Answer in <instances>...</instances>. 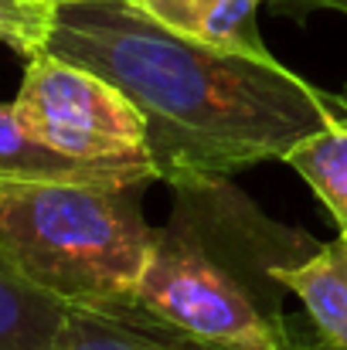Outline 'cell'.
Wrapping results in <instances>:
<instances>
[{
	"label": "cell",
	"mask_w": 347,
	"mask_h": 350,
	"mask_svg": "<svg viewBox=\"0 0 347 350\" xmlns=\"http://www.w3.org/2000/svg\"><path fill=\"white\" fill-rule=\"evenodd\" d=\"M310 350H324L320 344H317V337H313V344H310Z\"/></svg>",
	"instance_id": "cell-15"
},
{
	"label": "cell",
	"mask_w": 347,
	"mask_h": 350,
	"mask_svg": "<svg viewBox=\"0 0 347 350\" xmlns=\"http://www.w3.org/2000/svg\"><path fill=\"white\" fill-rule=\"evenodd\" d=\"M51 350H211L133 313L68 310Z\"/></svg>",
	"instance_id": "cell-8"
},
{
	"label": "cell",
	"mask_w": 347,
	"mask_h": 350,
	"mask_svg": "<svg viewBox=\"0 0 347 350\" xmlns=\"http://www.w3.org/2000/svg\"><path fill=\"white\" fill-rule=\"evenodd\" d=\"M44 51L113 82L140 109L157 180L170 187L283 160L337 116L331 92L276 58L188 41L129 0L58 7Z\"/></svg>",
	"instance_id": "cell-1"
},
{
	"label": "cell",
	"mask_w": 347,
	"mask_h": 350,
	"mask_svg": "<svg viewBox=\"0 0 347 350\" xmlns=\"http://www.w3.org/2000/svg\"><path fill=\"white\" fill-rule=\"evenodd\" d=\"M331 103H334L337 109H347V85L344 89H337V92H331Z\"/></svg>",
	"instance_id": "cell-13"
},
{
	"label": "cell",
	"mask_w": 347,
	"mask_h": 350,
	"mask_svg": "<svg viewBox=\"0 0 347 350\" xmlns=\"http://www.w3.org/2000/svg\"><path fill=\"white\" fill-rule=\"evenodd\" d=\"M0 180H75V184H110V187H146L153 180L119 170L82 163L65 157L41 139H34L14 116L10 106H0Z\"/></svg>",
	"instance_id": "cell-7"
},
{
	"label": "cell",
	"mask_w": 347,
	"mask_h": 350,
	"mask_svg": "<svg viewBox=\"0 0 347 350\" xmlns=\"http://www.w3.org/2000/svg\"><path fill=\"white\" fill-rule=\"evenodd\" d=\"M279 282L300 299L317 344L324 350H347V234L283 265Z\"/></svg>",
	"instance_id": "cell-6"
},
{
	"label": "cell",
	"mask_w": 347,
	"mask_h": 350,
	"mask_svg": "<svg viewBox=\"0 0 347 350\" xmlns=\"http://www.w3.org/2000/svg\"><path fill=\"white\" fill-rule=\"evenodd\" d=\"M283 163L307 180L337 221V232L347 234V109H337L324 129L300 139Z\"/></svg>",
	"instance_id": "cell-9"
},
{
	"label": "cell",
	"mask_w": 347,
	"mask_h": 350,
	"mask_svg": "<svg viewBox=\"0 0 347 350\" xmlns=\"http://www.w3.org/2000/svg\"><path fill=\"white\" fill-rule=\"evenodd\" d=\"M68 306L38 293L0 262V350H51Z\"/></svg>",
	"instance_id": "cell-10"
},
{
	"label": "cell",
	"mask_w": 347,
	"mask_h": 350,
	"mask_svg": "<svg viewBox=\"0 0 347 350\" xmlns=\"http://www.w3.org/2000/svg\"><path fill=\"white\" fill-rule=\"evenodd\" d=\"M41 3H51V7H68V3H86V0H41Z\"/></svg>",
	"instance_id": "cell-14"
},
{
	"label": "cell",
	"mask_w": 347,
	"mask_h": 350,
	"mask_svg": "<svg viewBox=\"0 0 347 350\" xmlns=\"http://www.w3.org/2000/svg\"><path fill=\"white\" fill-rule=\"evenodd\" d=\"M140 191L0 180V262L68 310L133 313L153 238Z\"/></svg>",
	"instance_id": "cell-3"
},
{
	"label": "cell",
	"mask_w": 347,
	"mask_h": 350,
	"mask_svg": "<svg viewBox=\"0 0 347 350\" xmlns=\"http://www.w3.org/2000/svg\"><path fill=\"white\" fill-rule=\"evenodd\" d=\"M170 191L174 208L153 228L133 317L211 350H310L313 337L286 317L279 269L320 241L269 218L229 180Z\"/></svg>",
	"instance_id": "cell-2"
},
{
	"label": "cell",
	"mask_w": 347,
	"mask_h": 350,
	"mask_svg": "<svg viewBox=\"0 0 347 350\" xmlns=\"http://www.w3.org/2000/svg\"><path fill=\"white\" fill-rule=\"evenodd\" d=\"M262 3H269L276 14H290V17H307L313 10L347 14V0H262Z\"/></svg>",
	"instance_id": "cell-12"
},
{
	"label": "cell",
	"mask_w": 347,
	"mask_h": 350,
	"mask_svg": "<svg viewBox=\"0 0 347 350\" xmlns=\"http://www.w3.org/2000/svg\"><path fill=\"white\" fill-rule=\"evenodd\" d=\"M58 7L41 0H0V41L21 58H34L48 48Z\"/></svg>",
	"instance_id": "cell-11"
},
{
	"label": "cell",
	"mask_w": 347,
	"mask_h": 350,
	"mask_svg": "<svg viewBox=\"0 0 347 350\" xmlns=\"http://www.w3.org/2000/svg\"><path fill=\"white\" fill-rule=\"evenodd\" d=\"M10 109L17 122L44 146L82 163L140 174L157 184L140 109L96 72L51 51H38L34 58H27Z\"/></svg>",
	"instance_id": "cell-4"
},
{
	"label": "cell",
	"mask_w": 347,
	"mask_h": 350,
	"mask_svg": "<svg viewBox=\"0 0 347 350\" xmlns=\"http://www.w3.org/2000/svg\"><path fill=\"white\" fill-rule=\"evenodd\" d=\"M129 3L188 41L231 55L272 58L255 21L262 0H129Z\"/></svg>",
	"instance_id": "cell-5"
}]
</instances>
